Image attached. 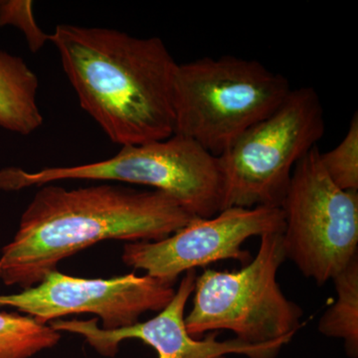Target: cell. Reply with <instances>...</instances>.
<instances>
[{
  "label": "cell",
  "mask_w": 358,
  "mask_h": 358,
  "mask_svg": "<svg viewBox=\"0 0 358 358\" xmlns=\"http://www.w3.org/2000/svg\"><path fill=\"white\" fill-rule=\"evenodd\" d=\"M281 208L224 209L210 218H194L159 241L124 245L122 260L134 270L173 285L181 274L219 261L246 265L252 257L243 245L252 237L282 233Z\"/></svg>",
  "instance_id": "obj_8"
},
{
  "label": "cell",
  "mask_w": 358,
  "mask_h": 358,
  "mask_svg": "<svg viewBox=\"0 0 358 358\" xmlns=\"http://www.w3.org/2000/svg\"><path fill=\"white\" fill-rule=\"evenodd\" d=\"M255 257L237 271L206 268L195 280L185 327L193 338L229 331L249 345L293 338L303 310L282 293L278 273L287 260L282 233L262 235Z\"/></svg>",
  "instance_id": "obj_6"
},
{
  "label": "cell",
  "mask_w": 358,
  "mask_h": 358,
  "mask_svg": "<svg viewBox=\"0 0 358 358\" xmlns=\"http://www.w3.org/2000/svg\"><path fill=\"white\" fill-rule=\"evenodd\" d=\"M281 209L285 254L308 279L322 286L358 257V192L329 178L319 148L294 166Z\"/></svg>",
  "instance_id": "obj_7"
},
{
  "label": "cell",
  "mask_w": 358,
  "mask_h": 358,
  "mask_svg": "<svg viewBox=\"0 0 358 358\" xmlns=\"http://www.w3.org/2000/svg\"><path fill=\"white\" fill-rule=\"evenodd\" d=\"M16 26L25 35L28 46L32 53H36L47 41L50 35L42 31L33 13V2L29 0L0 1V26Z\"/></svg>",
  "instance_id": "obj_15"
},
{
  "label": "cell",
  "mask_w": 358,
  "mask_h": 358,
  "mask_svg": "<svg viewBox=\"0 0 358 358\" xmlns=\"http://www.w3.org/2000/svg\"><path fill=\"white\" fill-rule=\"evenodd\" d=\"M196 271L183 275L173 300L152 319L138 322L131 327L103 329L96 319L56 320L50 322L54 329L83 336L96 352L103 357H114L120 343L127 339H138L152 346L159 358H226L229 355L248 358H275L282 346L291 339H281L266 345H249L236 338L219 341L216 333L206 338L196 339L185 327L186 303L194 291Z\"/></svg>",
  "instance_id": "obj_10"
},
{
  "label": "cell",
  "mask_w": 358,
  "mask_h": 358,
  "mask_svg": "<svg viewBox=\"0 0 358 358\" xmlns=\"http://www.w3.org/2000/svg\"><path fill=\"white\" fill-rule=\"evenodd\" d=\"M286 77L257 60L222 56L178 64L174 72V134L215 157L267 117L289 95Z\"/></svg>",
  "instance_id": "obj_3"
},
{
  "label": "cell",
  "mask_w": 358,
  "mask_h": 358,
  "mask_svg": "<svg viewBox=\"0 0 358 358\" xmlns=\"http://www.w3.org/2000/svg\"><path fill=\"white\" fill-rule=\"evenodd\" d=\"M320 162L329 178L343 190L358 192V115L350 120L343 141L329 152H320Z\"/></svg>",
  "instance_id": "obj_14"
},
{
  "label": "cell",
  "mask_w": 358,
  "mask_h": 358,
  "mask_svg": "<svg viewBox=\"0 0 358 358\" xmlns=\"http://www.w3.org/2000/svg\"><path fill=\"white\" fill-rule=\"evenodd\" d=\"M322 103L312 87L292 89L267 117L240 136L218 162L224 209L281 208L294 166L324 136Z\"/></svg>",
  "instance_id": "obj_5"
},
{
  "label": "cell",
  "mask_w": 358,
  "mask_h": 358,
  "mask_svg": "<svg viewBox=\"0 0 358 358\" xmlns=\"http://www.w3.org/2000/svg\"><path fill=\"white\" fill-rule=\"evenodd\" d=\"M38 78L22 58L0 51V127L28 136L43 124Z\"/></svg>",
  "instance_id": "obj_11"
},
{
  "label": "cell",
  "mask_w": 358,
  "mask_h": 358,
  "mask_svg": "<svg viewBox=\"0 0 358 358\" xmlns=\"http://www.w3.org/2000/svg\"><path fill=\"white\" fill-rule=\"evenodd\" d=\"M336 301L319 322L324 336L343 341L346 355L358 357V257L333 280Z\"/></svg>",
  "instance_id": "obj_12"
},
{
  "label": "cell",
  "mask_w": 358,
  "mask_h": 358,
  "mask_svg": "<svg viewBox=\"0 0 358 358\" xmlns=\"http://www.w3.org/2000/svg\"><path fill=\"white\" fill-rule=\"evenodd\" d=\"M60 180H112L166 193L195 218L221 211L222 179L218 157L196 141L173 134L164 140L126 145L110 159L74 166L0 171V189L21 190Z\"/></svg>",
  "instance_id": "obj_4"
},
{
  "label": "cell",
  "mask_w": 358,
  "mask_h": 358,
  "mask_svg": "<svg viewBox=\"0 0 358 358\" xmlns=\"http://www.w3.org/2000/svg\"><path fill=\"white\" fill-rule=\"evenodd\" d=\"M61 333L30 315L0 312V358H30L54 348Z\"/></svg>",
  "instance_id": "obj_13"
},
{
  "label": "cell",
  "mask_w": 358,
  "mask_h": 358,
  "mask_svg": "<svg viewBox=\"0 0 358 358\" xmlns=\"http://www.w3.org/2000/svg\"><path fill=\"white\" fill-rule=\"evenodd\" d=\"M173 285L134 273L110 279H85L58 270L17 294H0V307H13L41 324L93 313L103 329L133 326L145 313L160 312L173 300Z\"/></svg>",
  "instance_id": "obj_9"
},
{
  "label": "cell",
  "mask_w": 358,
  "mask_h": 358,
  "mask_svg": "<svg viewBox=\"0 0 358 358\" xmlns=\"http://www.w3.org/2000/svg\"><path fill=\"white\" fill-rule=\"evenodd\" d=\"M195 217L159 190L40 186L0 256L6 286L31 288L58 264L103 240L159 241Z\"/></svg>",
  "instance_id": "obj_1"
},
{
  "label": "cell",
  "mask_w": 358,
  "mask_h": 358,
  "mask_svg": "<svg viewBox=\"0 0 358 358\" xmlns=\"http://www.w3.org/2000/svg\"><path fill=\"white\" fill-rule=\"evenodd\" d=\"M50 41L82 109L113 143L126 147L173 136L178 63L162 39L61 24Z\"/></svg>",
  "instance_id": "obj_2"
}]
</instances>
